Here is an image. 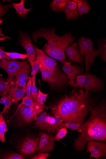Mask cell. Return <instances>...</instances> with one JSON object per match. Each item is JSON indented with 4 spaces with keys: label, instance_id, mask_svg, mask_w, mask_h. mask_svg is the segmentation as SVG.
<instances>
[{
    "label": "cell",
    "instance_id": "6da1fadb",
    "mask_svg": "<svg viewBox=\"0 0 106 159\" xmlns=\"http://www.w3.org/2000/svg\"><path fill=\"white\" fill-rule=\"evenodd\" d=\"M94 106L89 92L75 89L70 94L48 107L54 117L62 119L65 122L82 124Z\"/></svg>",
    "mask_w": 106,
    "mask_h": 159
},
{
    "label": "cell",
    "instance_id": "7a4b0ae2",
    "mask_svg": "<svg viewBox=\"0 0 106 159\" xmlns=\"http://www.w3.org/2000/svg\"><path fill=\"white\" fill-rule=\"evenodd\" d=\"M81 134L74 141V148L80 151L90 140H106V107L104 102L94 108L90 118L81 124L77 131Z\"/></svg>",
    "mask_w": 106,
    "mask_h": 159
},
{
    "label": "cell",
    "instance_id": "3957f363",
    "mask_svg": "<svg viewBox=\"0 0 106 159\" xmlns=\"http://www.w3.org/2000/svg\"><path fill=\"white\" fill-rule=\"evenodd\" d=\"M56 28L40 29L33 33L32 37L34 41L37 43L38 38L42 37L46 39L43 50L45 54L63 64L66 62V48L72 44L76 37L71 33H67L62 36H58L55 33Z\"/></svg>",
    "mask_w": 106,
    "mask_h": 159
},
{
    "label": "cell",
    "instance_id": "277c9868",
    "mask_svg": "<svg viewBox=\"0 0 106 159\" xmlns=\"http://www.w3.org/2000/svg\"><path fill=\"white\" fill-rule=\"evenodd\" d=\"M78 43L81 53L85 58V72L87 73L90 70L96 58L99 56V52L98 49L93 48V41L90 38L81 36Z\"/></svg>",
    "mask_w": 106,
    "mask_h": 159
},
{
    "label": "cell",
    "instance_id": "5b68a950",
    "mask_svg": "<svg viewBox=\"0 0 106 159\" xmlns=\"http://www.w3.org/2000/svg\"><path fill=\"white\" fill-rule=\"evenodd\" d=\"M103 81L89 72L85 75H78L75 80L74 88L84 89L86 91H100L104 89Z\"/></svg>",
    "mask_w": 106,
    "mask_h": 159
},
{
    "label": "cell",
    "instance_id": "8992f818",
    "mask_svg": "<svg viewBox=\"0 0 106 159\" xmlns=\"http://www.w3.org/2000/svg\"><path fill=\"white\" fill-rule=\"evenodd\" d=\"M40 70L42 81L47 82L51 88H62L69 83L67 75L60 70L53 71L40 66Z\"/></svg>",
    "mask_w": 106,
    "mask_h": 159
},
{
    "label": "cell",
    "instance_id": "52a82bcc",
    "mask_svg": "<svg viewBox=\"0 0 106 159\" xmlns=\"http://www.w3.org/2000/svg\"><path fill=\"white\" fill-rule=\"evenodd\" d=\"M29 62L28 60L19 61L2 59L0 60V68L6 71L8 75L7 80L10 84L17 72L21 68L28 64Z\"/></svg>",
    "mask_w": 106,
    "mask_h": 159
},
{
    "label": "cell",
    "instance_id": "ba28073f",
    "mask_svg": "<svg viewBox=\"0 0 106 159\" xmlns=\"http://www.w3.org/2000/svg\"><path fill=\"white\" fill-rule=\"evenodd\" d=\"M36 57L40 64V66L53 71H56L59 69L57 62L45 54L42 50L35 47Z\"/></svg>",
    "mask_w": 106,
    "mask_h": 159
},
{
    "label": "cell",
    "instance_id": "9c48e42d",
    "mask_svg": "<svg viewBox=\"0 0 106 159\" xmlns=\"http://www.w3.org/2000/svg\"><path fill=\"white\" fill-rule=\"evenodd\" d=\"M19 44L26 52L28 61L31 63L36 60V54L31 38L27 34L21 33L20 35Z\"/></svg>",
    "mask_w": 106,
    "mask_h": 159
},
{
    "label": "cell",
    "instance_id": "30bf717a",
    "mask_svg": "<svg viewBox=\"0 0 106 159\" xmlns=\"http://www.w3.org/2000/svg\"><path fill=\"white\" fill-rule=\"evenodd\" d=\"M86 145V152H90V157H94L98 159L106 155V143L90 140L88 142Z\"/></svg>",
    "mask_w": 106,
    "mask_h": 159
},
{
    "label": "cell",
    "instance_id": "8fae6325",
    "mask_svg": "<svg viewBox=\"0 0 106 159\" xmlns=\"http://www.w3.org/2000/svg\"><path fill=\"white\" fill-rule=\"evenodd\" d=\"M40 139L39 138L27 137L21 143L19 148L20 152L25 155H30L38 150Z\"/></svg>",
    "mask_w": 106,
    "mask_h": 159
},
{
    "label": "cell",
    "instance_id": "7c38bea8",
    "mask_svg": "<svg viewBox=\"0 0 106 159\" xmlns=\"http://www.w3.org/2000/svg\"><path fill=\"white\" fill-rule=\"evenodd\" d=\"M63 65V70L68 78V83L74 88L76 78L78 75L82 74L84 70L79 67L71 65L70 62L66 61Z\"/></svg>",
    "mask_w": 106,
    "mask_h": 159
},
{
    "label": "cell",
    "instance_id": "4fadbf2b",
    "mask_svg": "<svg viewBox=\"0 0 106 159\" xmlns=\"http://www.w3.org/2000/svg\"><path fill=\"white\" fill-rule=\"evenodd\" d=\"M40 136L38 150L40 152H49L54 148L55 139L53 136L45 132L39 134Z\"/></svg>",
    "mask_w": 106,
    "mask_h": 159
},
{
    "label": "cell",
    "instance_id": "5bb4252c",
    "mask_svg": "<svg viewBox=\"0 0 106 159\" xmlns=\"http://www.w3.org/2000/svg\"><path fill=\"white\" fill-rule=\"evenodd\" d=\"M78 43L74 42L66 48L65 52L69 61L83 66V56L78 49Z\"/></svg>",
    "mask_w": 106,
    "mask_h": 159
},
{
    "label": "cell",
    "instance_id": "9a60e30c",
    "mask_svg": "<svg viewBox=\"0 0 106 159\" xmlns=\"http://www.w3.org/2000/svg\"><path fill=\"white\" fill-rule=\"evenodd\" d=\"M49 94H45L43 93L39 89L38 91L37 98L35 100L33 99L34 106L33 108L34 114V120L37 119L38 114L43 111V109L46 108V106L44 105Z\"/></svg>",
    "mask_w": 106,
    "mask_h": 159
},
{
    "label": "cell",
    "instance_id": "2e32d148",
    "mask_svg": "<svg viewBox=\"0 0 106 159\" xmlns=\"http://www.w3.org/2000/svg\"><path fill=\"white\" fill-rule=\"evenodd\" d=\"M30 71V65L28 64L20 69L14 78L19 87L26 89L27 81Z\"/></svg>",
    "mask_w": 106,
    "mask_h": 159
},
{
    "label": "cell",
    "instance_id": "e0dca14e",
    "mask_svg": "<svg viewBox=\"0 0 106 159\" xmlns=\"http://www.w3.org/2000/svg\"><path fill=\"white\" fill-rule=\"evenodd\" d=\"M10 84L11 87L8 94L13 103L17 104L24 97L26 93V89L19 88L14 79Z\"/></svg>",
    "mask_w": 106,
    "mask_h": 159
},
{
    "label": "cell",
    "instance_id": "ac0fdd59",
    "mask_svg": "<svg viewBox=\"0 0 106 159\" xmlns=\"http://www.w3.org/2000/svg\"><path fill=\"white\" fill-rule=\"evenodd\" d=\"M77 1H69L64 11L67 21L76 20L80 16L77 8Z\"/></svg>",
    "mask_w": 106,
    "mask_h": 159
},
{
    "label": "cell",
    "instance_id": "d6986e66",
    "mask_svg": "<svg viewBox=\"0 0 106 159\" xmlns=\"http://www.w3.org/2000/svg\"><path fill=\"white\" fill-rule=\"evenodd\" d=\"M18 111L26 123H31L34 120L33 107L22 105L20 107Z\"/></svg>",
    "mask_w": 106,
    "mask_h": 159
},
{
    "label": "cell",
    "instance_id": "ffe728a7",
    "mask_svg": "<svg viewBox=\"0 0 106 159\" xmlns=\"http://www.w3.org/2000/svg\"><path fill=\"white\" fill-rule=\"evenodd\" d=\"M63 122L62 119L51 116L48 114L45 130L48 133L53 129L56 130Z\"/></svg>",
    "mask_w": 106,
    "mask_h": 159
},
{
    "label": "cell",
    "instance_id": "44dd1931",
    "mask_svg": "<svg viewBox=\"0 0 106 159\" xmlns=\"http://www.w3.org/2000/svg\"><path fill=\"white\" fill-rule=\"evenodd\" d=\"M25 0H21V2L19 3H12V7L16 10V13L20 18L25 19L27 14L33 10V8L29 9L25 8L24 6Z\"/></svg>",
    "mask_w": 106,
    "mask_h": 159
},
{
    "label": "cell",
    "instance_id": "7402d4cb",
    "mask_svg": "<svg viewBox=\"0 0 106 159\" xmlns=\"http://www.w3.org/2000/svg\"><path fill=\"white\" fill-rule=\"evenodd\" d=\"M69 1L68 0H54L50 4V7L54 12H62L64 11Z\"/></svg>",
    "mask_w": 106,
    "mask_h": 159
},
{
    "label": "cell",
    "instance_id": "603a6c76",
    "mask_svg": "<svg viewBox=\"0 0 106 159\" xmlns=\"http://www.w3.org/2000/svg\"><path fill=\"white\" fill-rule=\"evenodd\" d=\"M1 96L2 97L0 99V104H3L4 105V107L2 113V114H5L8 112L10 107L13 102L8 93Z\"/></svg>",
    "mask_w": 106,
    "mask_h": 159
},
{
    "label": "cell",
    "instance_id": "cb8c5ba5",
    "mask_svg": "<svg viewBox=\"0 0 106 159\" xmlns=\"http://www.w3.org/2000/svg\"><path fill=\"white\" fill-rule=\"evenodd\" d=\"M98 49L99 56L102 61L106 62V38L99 40L98 41Z\"/></svg>",
    "mask_w": 106,
    "mask_h": 159
},
{
    "label": "cell",
    "instance_id": "d4e9b609",
    "mask_svg": "<svg viewBox=\"0 0 106 159\" xmlns=\"http://www.w3.org/2000/svg\"><path fill=\"white\" fill-rule=\"evenodd\" d=\"M48 114L46 112L41 113L35 120V126L43 130H45L47 123Z\"/></svg>",
    "mask_w": 106,
    "mask_h": 159
},
{
    "label": "cell",
    "instance_id": "484cf974",
    "mask_svg": "<svg viewBox=\"0 0 106 159\" xmlns=\"http://www.w3.org/2000/svg\"><path fill=\"white\" fill-rule=\"evenodd\" d=\"M77 4L78 10L81 17H82L83 14L88 13L90 9L88 1L85 0H78Z\"/></svg>",
    "mask_w": 106,
    "mask_h": 159
},
{
    "label": "cell",
    "instance_id": "4316f807",
    "mask_svg": "<svg viewBox=\"0 0 106 159\" xmlns=\"http://www.w3.org/2000/svg\"><path fill=\"white\" fill-rule=\"evenodd\" d=\"M8 132L7 125L2 112H0V141L2 143L6 142L5 134Z\"/></svg>",
    "mask_w": 106,
    "mask_h": 159
},
{
    "label": "cell",
    "instance_id": "83f0119b",
    "mask_svg": "<svg viewBox=\"0 0 106 159\" xmlns=\"http://www.w3.org/2000/svg\"><path fill=\"white\" fill-rule=\"evenodd\" d=\"M11 85L7 80L0 76V94L1 95L8 93Z\"/></svg>",
    "mask_w": 106,
    "mask_h": 159
},
{
    "label": "cell",
    "instance_id": "f1b7e54d",
    "mask_svg": "<svg viewBox=\"0 0 106 159\" xmlns=\"http://www.w3.org/2000/svg\"><path fill=\"white\" fill-rule=\"evenodd\" d=\"M5 54L11 60L22 59L25 60L28 58L26 54H22L17 52H9L4 51Z\"/></svg>",
    "mask_w": 106,
    "mask_h": 159
},
{
    "label": "cell",
    "instance_id": "f546056e",
    "mask_svg": "<svg viewBox=\"0 0 106 159\" xmlns=\"http://www.w3.org/2000/svg\"><path fill=\"white\" fill-rule=\"evenodd\" d=\"M81 124L75 122H64L62 123L59 127V128L66 127L74 130L77 131L80 128Z\"/></svg>",
    "mask_w": 106,
    "mask_h": 159
},
{
    "label": "cell",
    "instance_id": "4dcf8cb0",
    "mask_svg": "<svg viewBox=\"0 0 106 159\" xmlns=\"http://www.w3.org/2000/svg\"><path fill=\"white\" fill-rule=\"evenodd\" d=\"M57 132L54 137L55 141H58L66 136L67 133V128L66 127L58 128L57 130Z\"/></svg>",
    "mask_w": 106,
    "mask_h": 159
},
{
    "label": "cell",
    "instance_id": "1f68e13d",
    "mask_svg": "<svg viewBox=\"0 0 106 159\" xmlns=\"http://www.w3.org/2000/svg\"><path fill=\"white\" fill-rule=\"evenodd\" d=\"M36 75V74L34 75L32 77V87L31 95L34 100L36 99L38 94V89L37 88L35 83Z\"/></svg>",
    "mask_w": 106,
    "mask_h": 159
},
{
    "label": "cell",
    "instance_id": "d6a6232c",
    "mask_svg": "<svg viewBox=\"0 0 106 159\" xmlns=\"http://www.w3.org/2000/svg\"><path fill=\"white\" fill-rule=\"evenodd\" d=\"M1 159H24L25 157L22 155L16 153H8L2 157Z\"/></svg>",
    "mask_w": 106,
    "mask_h": 159
},
{
    "label": "cell",
    "instance_id": "836d02e7",
    "mask_svg": "<svg viewBox=\"0 0 106 159\" xmlns=\"http://www.w3.org/2000/svg\"><path fill=\"white\" fill-rule=\"evenodd\" d=\"M30 64L32 68L31 75L33 76L34 75L38 73L40 70V64L37 60Z\"/></svg>",
    "mask_w": 106,
    "mask_h": 159
},
{
    "label": "cell",
    "instance_id": "e575fe53",
    "mask_svg": "<svg viewBox=\"0 0 106 159\" xmlns=\"http://www.w3.org/2000/svg\"><path fill=\"white\" fill-rule=\"evenodd\" d=\"M31 77L28 78V81L27 83L26 89V96L32 98L31 93L32 87V79Z\"/></svg>",
    "mask_w": 106,
    "mask_h": 159
},
{
    "label": "cell",
    "instance_id": "d590c367",
    "mask_svg": "<svg viewBox=\"0 0 106 159\" xmlns=\"http://www.w3.org/2000/svg\"><path fill=\"white\" fill-rule=\"evenodd\" d=\"M12 6L11 4L8 5H2L0 2V18L3 16L6 11Z\"/></svg>",
    "mask_w": 106,
    "mask_h": 159
},
{
    "label": "cell",
    "instance_id": "8d00e7d4",
    "mask_svg": "<svg viewBox=\"0 0 106 159\" xmlns=\"http://www.w3.org/2000/svg\"><path fill=\"white\" fill-rule=\"evenodd\" d=\"M50 156L48 152H41L31 158L32 159H47Z\"/></svg>",
    "mask_w": 106,
    "mask_h": 159
},
{
    "label": "cell",
    "instance_id": "74e56055",
    "mask_svg": "<svg viewBox=\"0 0 106 159\" xmlns=\"http://www.w3.org/2000/svg\"><path fill=\"white\" fill-rule=\"evenodd\" d=\"M3 47H0V60L2 59H5L9 60H12L5 54L4 51H3Z\"/></svg>",
    "mask_w": 106,
    "mask_h": 159
},
{
    "label": "cell",
    "instance_id": "f35d334b",
    "mask_svg": "<svg viewBox=\"0 0 106 159\" xmlns=\"http://www.w3.org/2000/svg\"><path fill=\"white\" fill-rule=\"evenodd\" d=\"M3 20H2L0 19V25H1V24L3 23ZM0 36L2 37H5V36L4 34H2V31L1 30V27H0Z\"/></svg>",
    "mask_w": 106,
    "mask_h": 159
},
{
    "label": "cell",
    "instance_id": "ab89813d",
    "mask_svg": "<svg viewBox=\"0 0 106 159\" xmlns=\"http://www.w3.org/2000/svg\"><path fill=\"white\" fill-rule=\"evenodd\" d=\"M11 38L7 36H5V37H2L0 38V41H4L7 39H10Z\"/></svg>",
    "mask_w": 106,
    "mask_h": 159
},
{
    "label": "cell",
    "instance_id": "60d3db41",
    "mask_svg": "<svg viewBox=\"0 0 106 159\" xmlns=\"http://www.w3.org/2000/svg\"><path fill=\"white\" fill-rule=\"evenodd\" d=\"M0 95H1V94H0Z\"/></svg>",
    "mask_w": 106,
    "mask_h": 159
}]
</instances>
